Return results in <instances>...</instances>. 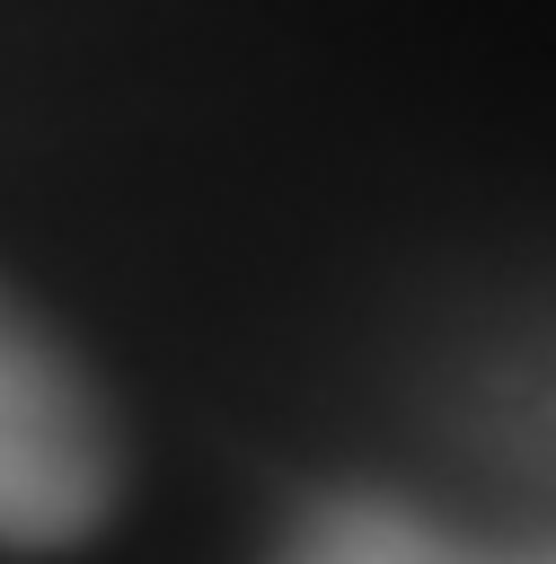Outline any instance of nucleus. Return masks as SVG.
Returning <instances> with one entry per match:
<instances>
[{
    "mask_svg": "<svg viewBox=\"0 0 556 564\" xmlns=\"http://www.w3.org/2000/svg\"><path fill=\"white\" fill-rule=\"evenodd\" d=\"M88 511H97V458L79 441V414L0 335V529L71 538Z\"/></svg>",
    "mask_w": 556,
    "mask_h": 564,
    "instance_id": "1",
    "label": "nucleus"
}]
</instances>
